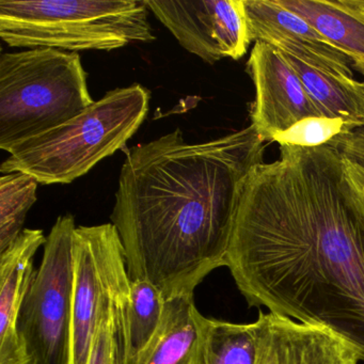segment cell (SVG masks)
I'll list each match as a JSON object with an SVG mask.
<instances>
[{
    "label": "cell",
    "instance_id": "obj_1",
    "mask_svg": "<svg viewBox=\"0 0 364 364\" xmlns=\"http://www.w3.org/2000/svg\"><path fill=\"white\" fill-rule=\"evenodd\" d=\"M245 183L227 255L247 304L342 338L364 362V228L340 153L280 146Z\"/></svg>",
    "mask_w": 364,
    "mask_h": 364
},
{
    "label": "cell",
    "instance_id": "obj_2",
    "mask_svg": "<svg viewBox=\"0 0 364 364\" xmlns=\"http://www.w3.org/2000/svg\"><path fill=\"white\" fill-rule=\"evenodd\" d=\"M265 144L250 124L202 144H187L178 129L127 151L110 218L132 280L168 300L193 296L227 266L242 188Z\"/></svg>",
    "mask_w": 364,
    "mask_h": 364
},
{
    "label": "cell",
    "instance_id": "obj_3",
    "mask_svg": "<svg viewBox=\"0 0 364 364\" xmlns=\"http://www.w3.org/2000/svg\"><path fill=\"white\" fill-rule=\"evenodd\" d=\"M149 100L138 84L109 91L71 120L12 146L0 171L69 184L127 144L146 120Z\"/></svg>",
    "mask_w": 364,
    "mask_h": 364
},
{
    "label": "cell",
    "instance_id": "obj_4",
    "mask_svg": "<svg viewBox=\"0 0 364 364\" xmlns=\"http://www.w3.org/2000/svg\"><path fill=\"white\" fill-rule=\"evenodd\" d=\"M146 0H0V37L11 48L112 50L155 39Z\"/></svg>",
    "mask_w": 364,
    "mask_h": 364
},
{
    "label": "cell",
    "instance_id": "obj_5",
    "mask_svg": "<svg viewBox=\"0 0 364 364\" xmlns=\"http://www.w3.org/2000/svg\"><path fill=\"white\" fill-rule=\"evenodd\" d=\"M93 103L77 53L40 48L0 57V148L6 152Z\"/></svg>",
    "mask_w": 364,
    "mask_h": 364
},
{
    "label": "cell",
    "instance_id": "obj_6",
    "mask_svg": "<svg viewBox=\"0 0 364 364\" xmlns=\"http://www.w3.org/2000/svg\"><path fill=\"white\" fill-rule=\"evenodd\" d=\"M70 364H88L103 321L120 319L129 302L132 279L124 248L110 223L76 228Z\"/></svg>",
    "mask_w": 364,
    "mask_h": 364
},
{
    "label": "cell",
    "instance_id": "obj_7",
    "mask_svg": "<svg viewBox=\"0 0 364 364\" xmlns=\"http://www.w3.org/2000/svg\"><path fill=\"white\" fill-rule=\"evenodd\" d=\"M76 228L72 215L57 218L23 302L18 329L33 364H70Z\"/></svg>",
    "mask_w": 364,
    "mask_h": 364
},
{
    "label": "cell",
    "instance_id": "obj_8",
    "mask_svg": "<svg viewBox=\"0 0 364 364\" xmlns=\"http://www.w3.org/2000/svg\"><path fill=\"white\" fill-rule=\"evenodd\" d=\"M178 43L205 63L238 60L252 43L244 0H146Z\"/></svg>",
    "mask_w": 364,
    "mask_h": 364
},
{
    "label": "cell",
    "instance_id": "obj_9",
    "mask_svg": "<svg viewBox=\"0 0 364 364\" xmlns=\"http://www.w3.org/2000/svg\"><path fill=\"white\" fill-rule=\"evenodd\" d=\"M247 70L255 88L251 125L264 141H274L277 135L300 121L323 117L299 76L279 50L255 42Z\"/></svg>",
    "mask_w": 364,
    "mask_h": 364
},
{
    "label": "cell",
    "instance_id": "obj_10",
    "mask_svg": "<svg viewBox=\"0 0 364 364\" xmlns=\"http://www.w3.org/2000/svg\"><path fill=\"white\" fill-rule=\"evenodd\" d=\"M252 42H264L306 65L353 78L351 63L306 20L277 0H244Z\"/></svg>",
    "mask_w": 364,
    "mask_h": 364
},
{
    "label": "cell",
    "instance_id": "obj_11",
    "mask_svg": "<svg viewBox=\"0 0 364 364\" xmlns=\"http://www.w3.org/2000/svg\"><path fill=\"white\" fill-rule=\"evenodd\" d=\"M255 364H359L348 343L319 326L259 312Z\"/></svg>",
    "mask_w": 364,
    "mask_h": 364
},
{
    "label": "cell",
    "instance_id": "obj_12",
    "mask_svg": "<svg viewBox=\"0 0 364 364\" xmlns=\"http://www.w3.org/2000/svg\"><path fill=\"white\" fill-rule=\"evenodd\" d=\"M48 237L39 229H24L0 253V364L31 362L18 333V317L33 280V257Z\"/></svg>",
    "mask_w": 364,
    "mask_h": 364
},
{
    "label": "cell",
    "instance_id": "obj_13",
    "mask_svg": "<svg viewBox=\"0 0 364 364\" xmlns=\"http://www.w3.org/2000/svg\"><path fill=\"white\" fill-rule=\"evenodd\" d=\"M202 317L193 296L168 299L159 332L135 364H206Z\"/></svg>",
    "mask_w": 364,
    "mask_h": 364
},
{
    "label": "cell",
    "instance_id": "obj_14",
    "mask_svg": "<svg viewBox=\"0 0 364 364\" xmlns=\"http://www.w3.org/2000/svg\"><path fill=\"white\" fill-rule=\"evenodd\" d=\"M301 16L364 75V0H277Z\"/></svg>",
    "mask_w": 364,
    "mask_h": 364
},
{
    "label": "cell",
    "instance_id": "obj_15",
    "mask_svg": "<svg viewBox=\"0 0 364 364\" xmlns=\"http://www.w3.org/2000/svg\"><path fill=\"white\" fill-rule=\"evenodd\" d=\"M282 55L299 76L323 117L341 121L350 131L364 129V82L319 71L294 57Z\"/></svg>",
    "mask_w": 364,
    "mask_h": 364
},
{
    "label": "cell",
    "instance_id": "obj_16",
    "mask_svg": "<svg viewBox=\"0 0 364 364\" xmlns=\"http://www.w3.org/2000/svg\"><path fill=\"white\" fill-rule=\"evenodd\" d=\"M166 298L144 279L132 280L129 302L118 327V364H135L163 323Z\"/></svg>",
    "mask_w": 364,
    "mask_h": 364
},
{
    "label": "cell",
    "instance_id": "obj_17",
    "mask_svg": "<svg viewBox=\"0 0 364 364\" xmlns=\"http://www.w3.org/2000/svg\"><path fill=\"white\" fill-rule=\"evenodd\" d=\"M206 364H255L257 355L255 321L236 323L202 317Z\"/></svg>",
    "mask_w": 364,
    "mask_h": 364
},
{
    "label": "cell",
    "instance_id": "obj_18",
    "mask_svg": "<svg viewBox=\"0 0 364 364\" xmlns=\"http://www.w3.org/2000/svg\"><path fill=\"white\" fill-rule=\"evenodd\" d=\"M38 181L24 172L0 178V253L22 233L27 213L37 201Z\"/></svg>",
    "mask_w": 364,
    "mask_h": 364
},
{
    "label": "cell",
    "instance_id": "obj_19",
    "mask_svg": "<svg viewBox=\"0 0 364 364\" xmlns=\"http://www.w3.org/2000/svg\"><path fill=\"white\" fill-rule=\"evenodd\" d=\"M342 159V187L364 228V129L342 134L333 140Z\"/></svg>",
    "mask_w": 364,
    "mask_h": 364
},
{
    "label": "cell",
    "instance_id": "obj_20",
    "mask_svg": "<svg viewBox=\"0 0 364 364\" xmlns=\"http://www.w3.org/2000/svg\"><path fill=\"white\" fill-rule=\"evenodd\" d=\"M350 129L338 120L334 119L309 118L300 121L289 131L279 134L274 141L279 146H296L304 148H316L328 144L336 136L349 133Z\"/></svg>",
    "mask_w": 364,
    "mask_h": 364
},
{
    "label": "cell",
    "instance_id": "obj_21",
    "mask_svg": "<svg viewBox=\"0 0 364 364\" xmlns=\"http://www.w3.org/2000/svg\"><path fill=\"white\" fill-rule=\"evenodd\" d=\"M118 327L117 318H109L100 326L88 364H118Z\"/></svg>",
    "mask_w": 364,
    "mask_h": 364
},
{
    "label": "cell",
    "instance_id": "obj_22",
    "mask_svg": "<svg viewBox=\"0 0 364 364\" xmlns=\"http://www.w3.org/2000/svg\"><path fill=\"white\" fill-rule=\"evenodd\" d=\"M27 364H33V363H31V362H29V363H27Z\"/></svg>",
    "mask_w": 364,
    "mask_h": 364
}]
</instances>
